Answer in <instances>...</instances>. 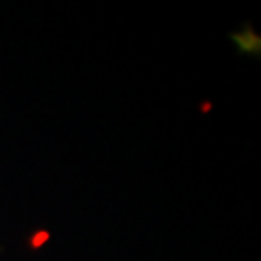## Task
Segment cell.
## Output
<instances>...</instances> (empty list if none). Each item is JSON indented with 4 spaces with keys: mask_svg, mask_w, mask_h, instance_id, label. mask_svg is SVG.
I'll list each match as a JSON object with an SVG mask.
<instances>
[{
    "mask_svg": "<svg viewBox=\"0 0 261 261\" xmlns=\"http://www.w3.org/2000/svg\"><path fill=\"white\" fill-rule=\"evenodd\" d=\"M48 240H50V232L45 230V228H39V230H35L33 234H29L28 248L29 250H33V252H37L39 248H43Z\"/></svg>",
    "mask_w": 261,
    "mask_h": 261,
    "instance_id": "cell-2",
    "label": "cell"
},
{
    "mask_svg": "<svg viewBox=\"0 0 261 261\" xmlns=\"http://www.w3.org/2000/svg\"><path fill=\"white\" fill-rule=\"evenodd\" d=\"M232 43L238 47V53L242 55H252L259 58L261 55V37L257 35V31L252 28V23H246L242 31L238 33H230Z\"/></svg>",
    "mask_w": 261,
    "mask_h": 261,
    "instance_id": "cell-1",
    "label": "cell"
},
{
    "mask_svg": "<svg viewBox=\"0 0 261 261\" xmlns=\"http://www.w3.org/2000/svg\"><path fill=\"white\" fill-rule=\"evenodd\" d=\"M201 111H203V112L211 111V103H203V105H201Z\"/></svg>",
    "mask_w": 261,
    "mask_h": 261,
    "instance_id": "cell-3",
    "label": "cell"
}]
</instances>
